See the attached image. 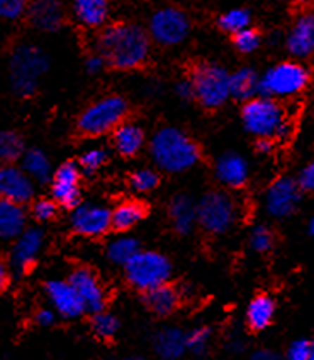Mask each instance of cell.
<instances>
[{"label":"cell","mask_w":314,"mask_h":360,"mask_svg":"<svg viewBox=\"0 0 314 360\" xmlns=\"http://www.w3.org/2000/svg\"><path fill=\"white\" fill-rule=\"evenodd\" d=\"M151 42L146 30L134 24H114L99 37V53L115 69H137L149 57Z\"/></svg>","instance_id":"1"},{"label":"cell","mask_w":314,"mask_h":360,"mask_svg":"<svg viewBox=\"0 0 314 360\" xmlns=\"http://www.w3.org/2000/svg\"><path fill=\"white\" fill-rule=\"evenodd\" d=\"M242 122L249 134L258 139L286 141L293 132V124L276 98L256 97L242 107Z\"/></svg>","instance_id":"2"},{"label":"cell","mask_w":314,"mask_h":360,"mask_svg":"<svg viewBox=\"0 0 314 360\" xmlns=\"http://www.w3.org/2000/svg\"><path fill=\"white\" fill-rule=\"evenodd\" d=\"M151 154L157 167L179 174L197 164L199 147L179 129L164 127L152 137Z\"/></svg>","instance_id":"3"},{"label":"cell","mask_w":314,"mask_h":360,"mask_svg":"<svg viewBox=\"0 0 314 360\" xmlns=\"http://www.w3.org/2000/svg\"><path fill=\"white\" fill-rule=\"evenodd\" d=\"M47 57L34 45H22L13 52L11 60L12 89L17 96L29 97L37 90L40 75L47 70Z\"/></svg>","instance_id":"4"},{"label":"cell","mask_w":314,"mask_h":360,"mask_svg":"<svg viewBox=\"0 0 314 360\" xmlns=\"http://www.w3.org/2000/svg\"><path fill=\"white\" fill-rule=\"evenodd\" d=\"M309 84V72L299 62H281L259 79V94L271 98H288L301 94Z\"/></svg>","instance_id":"5"},{"label":"cell","mask_w":314,"mask_h":360,"mask_svg":"<svg viewBox=\"0 0 314 360\" xmlns=\"http://www.w3.org/2000/svg\"><path fill=\"white\" fill-rule=\"evenodd\" d=\"M125 278L134 289L147 292L168 283L172 267L168 257L159 252L141 250L131 262L124 267Z\"/></svg>","instance_id":"6"},{"label":"cell","mask_w":314,"mask_h":360,"mask_svg":"<svg viewBox=\"0 0 314 360\" xmlns=\"http://www.w3.org/2000/svg\"><path fill=\"white\" fill-rule=\"evenodd\" d=\"M237 219V205L224 192H209L197 202V224L211 236L230 232Z\"/></svg>","instance_id":"7"},{"label":"cell","mask_w":314,"mask_h":360,"mask_svg":"<svg viewBox=\"0 0 314 360\" xmlns=\"http://www.w3.org/2000/svg\"><path fill=\"white\" fill-rule=\"evenodd\" d=\"M127 114V102L119 96H109L92 103L79 117V130L85 135H102L115 130Z\"/></svg>","instance_id":"8"},{"label":"cell","mask_w":314,"mask_h":360,"mask_svg":"<svg viewBox=\"0 0 314 360\" xmlns=\"http://www.w3.org/2000/svg\"><path fill=\"white\" fill-rule=\"evenodd\" d=\"M196 98L206 109H218L231 97V75L222 67L201 64L192 74Z\"/></svg>","instance_id":"9"},{"label":"cell","mask_w":314,"mask_h":360,"mask_svg":"<svg viewBox=\"0 0 314 360\" xmlns=\"http://www.w3.org/2000/svg\"><path fill=\"white\" fill-rule=\"evenodd\" d=\"M151 35L157 44L172 47L186 40L191 24L187 15L179 8H161L151 19Z\"/></svg>","instance_id":"10"},{"label":"cell","mask_w":314,"mask_h":360,"mask_svg":"<svg viewBox=\"0 0 314 360\" xmlns=\"http://www.w3.org/2000/svg\"><path fill=\"white\" fill-rule=\"evenodd\" d=\"M301 200V187L289 177H281L271 184L264 197L266 212L275 219L289 217Z\"/></svg>","instance_id":"11"},{"label":"cell","mask_w":314,"mask_h":360,"mask_svg":"<svg viewBox=\"0 0 314 360\" xmlns=\"http://www.w3.org/2000/svg\"><path fill=\"white\" fill-rule=\"evenodd\" d=\"M70 225L84 237H101L112 227V210L97 204H79L73 210Z\"/></svg>","instance_id":"12"},{"label":"cell","mask_w":314,"mask_h":360,"mask_svg":"<svg viewBox=\"0 0 314 360\" xmlns=\"http://www.w3.org/2000/svg\"><path fill=\"white\" fill-rule=\"evenodd\" d=\"M69 282L73 283L75 292H77L80 297V300H82L85 312L97 314L104 310L107 304L106 289L91 269H75L74 272L70 274Z\"/></svg>","instance_id":"13"},{"label":"cell","mask_w":314,"mask_h":360,"mask_svg":"<svg viewBox=\"0 0 314 360\" xmlns=\"http://www.w3.org/2000/svg\"><path fill=\"white\" fill-rule=\"evenodd\" d=\"M44 245V232L40 229H25L19 237L11 252V267L15 274H25L34 267L40 250Z\"/></svg>","instance_id":"14"},{"label":"cell","mask_w":314,"mask_h":360,"mask_svg":"<svg viewBox=\"0 0 314 360\" xmlns=\"http://www.w3.org/2000/svg\"><path fill=\"white\" fill-rule=\"evenodd\" d=\"M52 197L57 204L75 209L80 202V167L75 164L61 165L52 174Z\"/></svg>","instance_id":"15"},{"label":"cell","mask_w":314,"mask_h":360,"mask_svg":"<svg viewBox=\"0 0 314 360\" xmlns=\"http://www.w3.org/2000/svg\"><path fill=\"white\" fill-rule=\"evenodd\" d=\"M34 197V180L22 167L0 165V199L25 204Z\"/></svg>","instance_id":"16"},{"label":"cell","mask_w":314,"mask_h":360,"mask_svg":"<svg viewBox=\"0 0 314 360\" xmlns=\"http://www.w3.org/2000/svg\"><path fill=\"white\" fill-rule=\"evenodd\" d=\"M46 292L54 310H57V314H61L62 317L75 319L85 312L82 300L75 292L73 283L69 282V278L67 281H57L56 278V281L47 282Z\"/></svg>","instance_id":"17"},{"label":"cell","mask_w":314,"mask_h":360,"mask_svg":"<svg viewBox=\"0 0 314 360\" xmlns=\"http://www.w3.org/2000/svg\"><path fill=\"white\" fill-rule=\"evenodd\" d=\"M288 49L294 57L308 58L314 53V13L299 17L288 35Z\"/></svg>","instance_id":"18"},{"label":"cell","mask_w":314,"mask_h":360,"mask_svg":"<svg viewBox=\"0 0 314 360\" xmlns=\"http://www.w3.org/2000/svg\"><path fill=\"white\" fill-rule=\"evenodd\" d=\"M30 22L44 32L57 30L64 19V11L57 0H32L29 6Z\"/></svg>","instance_id":"19"},{"label":"cell","mask_w":314,"mask_h":360,"mask_svg":"<svg viewBox=\"0 0 314 360\" xmlns=\"http://www.w3.org/2000/svg\"><path fill=\"white\" fill-rule=\"evenodd\" d=\"M248 162L237 154H226L219 157L216 164V177L226 187H242L248 182Z\"/></svg>","instance_id":"20"},{"label":"cell","mask_w":314,"mask_h":360,"mask_svg":"<svg viewBox=\"0 0 314 360\" xmlns=\"http://www.w3.org/2000/svg\"><path fill=\"white\" fill-rule=\"evenodd\" d=\"M154 350L164 360L181 359L187 350V334L176 327L163 328L154 337Z\"/></svg>","instance_id":"21"},{"label":"cell","mask_w":314,"mask_h":360,"mask_svg":"<svg viewBox=\"0 0 314 360\" xmlns=\"http://www.w3.org/2000/svg\"><path fill=\"white\" fill-rule=\"evenodd\" d=\"M27 215L22 204L0 199V238L12 240L25 231Z\"/></svg>","instance_id":"22"},{"label":"cell","mask_w":314,"mask_h":360,"mask_svg":"<svg viewBox=\"0 0 314 360\" xmlns=\"http://www.w3.org/2000/svg\"><path fill=\"white\" fill-rule=\"evenodd\" d=\"M169 219L174 231L181 236H187L194 231V225L197 224V204L187 195L174 197L169 205Z\"/></svg>","instance_id":"23"},{"label":"cell","mask_w":314,"mask_h":360,"mask_svg":"<svg viewBox=\"0 0 314 360\" xmlns=\"http://www.w3.org/2000/svg\"><path fill=\"white\" fill-rule=\"evenodd\" d=\"M144 302L151 312L157 315H170L177 310L179 302H181V294L169 283H163L156 289L144 292Z\"/></svg>","instance_id":"24"},{"label":"cell","mask_w":314,"mask_h":360,"mask_svg":"<svg viewBox=\"0 0 314 360\" xmlns=\"http://www.w3.org/2000/svg\"><path fill=\"white\" fill-rule=\"evenodd\" d=\"M75 19L85 27H101L109 15V0H74Z\"/></svg>","instance_id":"25"},{"label":"cell","mask_w":314,"mask_h":360,"mask_svg":"<svg viewBox=\"0 0 314 360\" xmlns=\"http://www.w3.org/2000/svg\"><path fill=\"white\" fill-rule=\"evenodd\" d=\"M276 304L275 300L269 295H258L251 300L248 305V312H246V319H248V326L253 330L259 332L264 330L271 326L272 319H275Z\"/></svg>","instance_id":"26"},{"label":"cell","mask_w":314,"mask_h":360,"mask_svg":"<svg viewBox=\"0 0 314 360\" xmlns=\"http://www.w3.org/2000/svg\"><path fill=\"white\" fill-rule=\"evenodd\" d=\"M114 146L120 155H136L144 147V132L136 124H120L114 130Z\"/></svg>","instance_id":"27"},{"label":"cell","mask_w":314,"mask_h":360,"mask_svg":"<svg viewBox=\"0 0 314 360\" xmlns=\"http://www.w3.org/2000/svg\"><path fill=\"white\" fill-rule=\"evenodd\" d=\"M146 217V207L144 204L137 200H125L119 204L112 210V227L115 231L125 232L137 225L142 219Z\"/></svg>","instance_id":"28"},{"label":"cell","mask_w":314,"mask_h":360,"mask_svg":"<svg viewBox=\"0 0 314 360\" xmlns=\"http://www.w3.org/2000/svg\"><path fill=\"white\" fill-rule=\"evenodd\" d=\"M22 169L34 182H47L52 177L51 162L39 148H30L25 154H22Z\"/></svg>","instance_id":"29"},{"label":"cell","mask_w":314,"mask_h":360,"mask_svg":"<svg viewBox=\"0 0 314 360\" xmlns=\"http://www.w3.org/2000/svg\"><path fill=\"white\" fill-rule=\"evenodd\" d=\"M256 92H259V79L254 70L241 69L231 75V97L251 101Z\"/></svg>","instance_id":"30"},{"label":"cell","mask_w":314,"mask_h":360,"mask_svg":"<svg viewBox=\"0 0 314 360\" xmlns=\"http://www.w3.org/2000/svg\"><path fill=\"white\" fill-rule=\"evenodd\" d=\"M141 252L139 249V242L134 237L129 236H120L114 240H111V244L107 245V259L112 264L118 265H127L136 255Z\"/></svg>","instance_id":"31"},{"label":"cell","mask_w":314,"mask_h":360,"mask_svg":"<svg viewBox=\"0 0 314 360\" xmlns=\"http://www.w3.org/2000/svg\"><path fill=\"white\" fill-rule=\"evenodd\" d=\"M92 332L97 339L101 340H111L118 335L119 332V321L118 317H114L112 314H107L102 310V312L92 314Z\"/></svg>","instance_id":"32"},{"label":"cell","mask_w":314,"mask_h":360,"mask_svg":"<svg viewBox=\"0 0 314 360\" xmlns=\"http://www.w3.org/2000/svg\"><path fill=\"white\" fill-rule=\"evenodd\" d=\"M22 141L13 132H0V165L11 164L22 155Z\"/></svg>","instance_id":"33"},{"label":"cell","mask_w":314,"mask_h":360,"mask_svg":"<svg viewBox=\"0 0 314 360\" xmlns=\"http://www.w3.org/2000/svg\"><path fill=\"white\" fill-rule=\"evenodd\" d=\"M251 24V15L248 11L244 8H232V11L226 12L219 20V25H221L222 30L230 34H239L242 30L249 29Z\"/></svg>","instance_id":"34"},{"label":"cell","mask_w":314,"mask_h":360,"mask_svg":"<svg viewBox=\"0 0 314 360\" xmlns=\"http://www.w3.org/2000/svg\"><path fill=\"white\" fill-rule=\"evenodd\" d=\"M249 245L251 249L258 254H264V252H269L275 245V236L264 225H258V227L253 229L249 236Z\"/></svg>","instance_id":"35"},{"label":"cell","mask_w":314,"mask_h":360,"mask_svg":"<svg viewBox=\"0 0 314 360\" xmlns=\"http://www.w3.org/2000/svg\"><path fill=\"white\" fill-rule=\"evenodd\" d=\"M211 342V328L197 327L187 334V350L194 355H204Z\"/></svg>","instance_id":"36"},{"label":"cell","mask_w":314,"mask_h":360,"mask_svg":"<svg viewBox=\"0 0 314 360\" xmlns=\"http://www.w3.org/2000/svg\"><path fill=\"white\" fill-rule=\"evenodd\" d=\"M106 160H107V152L104 148L101 147L91 148V150L84 152V154L80 155L79 167L80 170H84L85 174H94L106 164Z\"/></svg>","instance_id":"37"},{"label":"cell","mask_w":314,"mask_h":360,"mask_svg":"<svg viewBox=\"0 0 314 360\" xmlns=\"http://www.w3.org/2000/svg\"><path fill=\"white\" fill-rule=\"evenodd\" d=\"M157 184H159V177H157V174L151 169L136 170V172L131 175V187L136 192H151L157 187Z\"/></svg>","instance_id":"38"},{"label":"cell","mask_w":314,"mask_h":360,"mask_svg":"<svg viewBox=\"0 0 314 360\" xmlns=\"http://www.w3.org/2000/svg\"><path fill=\"white\" fill-rule=\"evenodd\" d=\"M234 44L242 53H249V52H254L256 49L259 47L261 39H259V35L256 34L253 29H246L242 30V32L236 34Z\"/></svg>","instance_id":"39"},{"label":"cell","mask_w":314,"mask_h":360,"mask_svg":"<svg viewBox=\"0 0 314 360\" xmlns=\"http://www.w3.org/2000/svg\"><path fill=\"white\" fill-rule=\"evenodd\" d=\"M27 8V0H0V19L15 20Z\"/></svg>","instance_id":"40"},{"label":"cell","mask_w":314,"mask_h":360,"mask_svg":"<svg viewBox=\"0 0 314 360\" xmlns=\"http://www.w3.org/2000/svg\"><path fill=\"white\" fill-rule=\"evenodd\" d=\"M56 212H57V204L54 200H39L34 204V209H32V214L34 217L40 220V222H47V220H51L56 217Z\"/></svg>","instance_id":"41"},{"label":"cell","mask_w":314,"mask_h":360,"mask_svg":"<svg viewBox=\"0 0 314 360\" xmlns=\"http://www.w3.org/2000/svg\"><path fill=\"white\" fill-rule=\"evenodd\" d=\"M313 344L308 340H296L289 345L286 359L288 360H309L311 357Z\"/></svg>","instance_id":"42"},{"label":"cell","mask_w":314,"mask_h":360,"mask_svg":"<svg viewBox=\"0 0 314 360\" xmlns=\"http://www.w3.org/2000/svg\"><path fill=\"white\" fill-rule=\"evenodd\" d=\"M298 184L301 191H314V160L309 162L306 167L301 170Z\"/></svg>","instance_id":"43"},{"label":"cell","mask_w":314,"mask_h":360,"mask_svg":"<svg viewBox=\"0 0 314 360\" xmlns=\"http://www.w3.org/2000/svg\"><path fill=\"white\" fill-rule=\"evenodd\" d=\"M176 92L182 101H191V98L196 97V90L192 80H181V82L176 85Z\"/></svg>","instance_id":"44"},{"label":"cell","mask_w":314,"mask_h":360,"mask_svg":"<svg viewBox=\"0 0 314 360\" xmlns=\"http://www.w3.org/2000/svg\"><path fill=\"white\" fill-rule=\"evenodd\" d=\"M35 322L39 323L40 327H51L54 322H56V312L52 309H40L37 314H35Z\"/></svg>","instance_id":"45"},{"label":"cell","mask_w":314,"mask_h":360,"mask_svg":"<svg viewBox=\"0 0 314 360\" xmlns=\"http://www.w3.org/2000/svg\"><path fill=\"white\" fill-rule=\"evenodd\" d=\"M107 64L106 58L101 56V53H96V56H91L87 58V70L91 72V74H99L102 69H104V65Z\"/></svg>","instance_id":"46"},{"label":"cell","mask_w":314,"mask_h":360,"mask_svg":"<svg viewBox=\"0 0 314 360\" xmlns=\"http://www.w3.org/2000/svg\"><path fill=\"white\" fill-rule=\"evenodd\" d=\"M248 360H281L280 355L271 352V350H258V352L251 354Z\"/></svg>","instance_id":"47"},{"label":"cell","mask_w":314,"mask_h":360,"mask_svg":"<svg viewBox=\"0 0 314 360\" xmlns=\"http://www.w3.org/2000/svg\"><path fill=\"white\" fill-rule=\"evenodd\" d=\"M8 285V269L7 265L4 264V260L0 259V295L4 294Z\"/></svg>","instance_id":"48"},{"label":"cell","mask_w":314,"mask_h":360,"mask_svg":"<svg viewBox=\"0 0 314 360\" xmlns=\"http://www.w3.org/2000/svg\"><path fill=\"white\" fill-rule=\"evenodd\" d=\"M256 148H258L261 154H271V152H272V139H258Z\"/></svg>","instance_id":"49"},{"label":"cell","mask_w":314,"mask_h":360,"mask_svg":"<svg viewBox=\"0 0 314 360\" xmlns=\"http://www.w3.org/2000/svg\"><path fill=\"white\" fill-rule=\"evenodd\" d=\"M230 349L232 352H241V350L244 349V340L239 339V337H234V339L230 342Z\"/></svg>","instance_id":"50"},{"label":"cell","mask_w":314,"mask_h":360,"mask_svg":"<svg viewBox=\"0 0 314 360\" xmlns=\"http://www.w3.org/2000/svg\"><path fill=\"white\" fill-rule=\"evenodd\" d=\"M124 360H144L141 357V355H129V357H125Z\"/></svg>","instance_id":"51"},{"label":"cell","mask_w":314,"mask_h":360,"mask_svg":"<svg viewBox=\"0 0 314 360\" xmlns=\"http://www.w3.org/2000/svg\"><path fill=\"white\" fill-rule=\"evenodd\" d=\"M309 233L314 237V217L311 219V222H309Z\"/></svg>","instance_id":"52"},{"label":"cell","mask_w":314,"mask_h":360,"mask_svg":"<svg viewBox=\"0 0 314 360\" xmlns=\"http://www.w3.org/2000/svg\"><path fill=\"white\" fill-rule=\"evenodd\" d=\"M309 360H314V344H313V350H311V357H309Z\"/></svg>","instance_id":"53"},{"label":"cell","mask_w":314,"mask_h":360,"mask_svg":"<svg viewBox=\"0 0 314 360\" xmlns=\"http://www.w3.org/2000/svg\"><path fill=\"white\" fill-rule=\"evenodd\" d=\"M299 2H314V0H299Z\"/></svg>","instance_id":"54"}]
</instances>
